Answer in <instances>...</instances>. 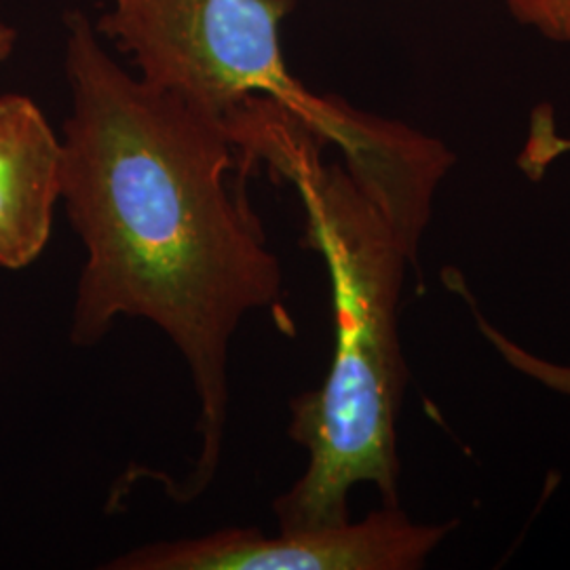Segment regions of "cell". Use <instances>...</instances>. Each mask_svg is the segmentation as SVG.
Here are the masks:
<instances>
[{"label": "cell", "instance_id": "cell-8", "mask_svg": "<svg viewBox=\"0 0 570 570\" xmlns=\"http://www.w3.org/2000/svg\"><path fill=\"white\" fill-rule=\"evenodd\" d=\"M16 42H18V32L13 28L0 23V63L13 53Z\"/></svg>", "mask_w": 570, "mask_h": 570}, {"label": "cell", "instance_id": "cell-6", "mask_svg": "<svg viewBox=\"0 0 570 570\" xmlns=\"http://www.w3.org/2000/svg\"><path fill=\"white\" fill-rule=\"evenodd\" d=\"M570 140H564L560 136L553 134V129L548 127L546 131L534 122L532 125V134H530L529 146L522 155V164L527 169H543L560 155L569 153ZM505 348L510 351L513 362L520 367H524L530 374H534L537 379H541L543 383H548L550 387L560 389V391H570V370L569 367L550 366L543 360H534L530 355H524L522 351L513 348L510 343H505Z\"/></svg>", "mask_w": 570, "mask_h": 570}, {"label": "cell", "instance_id": "cell-3", "mask_svg": "<svg viewBox=\"0 0 570 570\" xmlns=\"http://www.w3.org/2000/svg\"><path fill=\"white\" fill-rule=\"evenodd\" d=\"M96 30L117 42L144 81L225 119L263 98L279 104L345 167L389 216L428 220L452 155L440 140L311 91L287 68L282 23L296 0H106Z\"/></svg>", "mask_w": 570, "mask_h": 570}, {"label": "cell", "instance_id": "cell-5", "mask_svg": "<svg viewBox=\"0 0 570 570\" xmlns=\"http://www.w3.org/2000/svg\"><path fill=\"white\" fill-rule=\"evenodd\" d=\"M60 199V138L28 96H0V266L41 256Z\"/></svg>", "mask_w": 570, "mask_h": 570}, {"label": "cell", "instance_id": "cell-2", "mask_svg": "<svg viewBox=\"0 0 570 570\" xmlns=\"http://www.w3.org/2000/svg\"><path fill=\"white\" fill-rule=\"evenodd\" d=\"M245 167L266 165L303 202L306 242L330 271L336 341L326 381L292 400L289 438L308 452L303 478L273 503L279 530L348 522V492L370 482L397 505V414L406 366L397 305L416 252L353 178L324 164V142L271 100H247L226 117Z\"/></svg>", "mask_w": 570, "mask_h": 570}, {"label": "cell", "instance_id": "cell-7", "mask_svg": "<svg viewBox=\"0 0 570 570\" xmlns=\"http://www.w3.org/2000/svg\"><path fill=\"white\" fill-rule=\"evenodd\" d=\"M511 18L546 41L570 45V0H501Z\"/></svg>", "mask_w": 570, "mask_h": 570}, {"label": "cell", "instance_id": "cell-1", "mask_svg": "<svg viewBox=\"0 0 570 570\" xmlns=\"http://www.w3.org/2000/svg\"><path fill=\"white\" fill-rule=\"evenodd\" d=\"M70 115L61 202L87 261L70 341L98 345L117 317H144L183 353L202 450L184 499L216 478L228 419V353L245 315L282 305L284 271L244 188L225 119L115 60L89 18H66Z\"/></svg>", "mask_w": 570, "mask_h": 570}, {"label": "cell", "instance_id": "cell-4", "mask_svg": "<svg viewBox=\"0 0 570 570\" xmlns=\"http://www.w3.org/2000/svg\"><path fill=\"white\" fill-rule=\"evenodd\" d=\"M452 524L410 522L400 505H385L362 522L322 529L216 530L204 537L159 541L127 551L108 570H412L421 569Z\"/></svg>", "mask_w": 570, "mask_h": 570}]
</instances>
